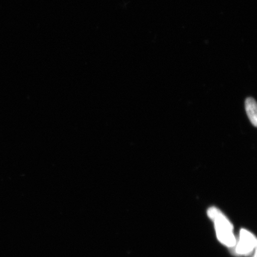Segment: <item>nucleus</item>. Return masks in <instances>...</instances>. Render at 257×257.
<instances>
[{"instance_id": "obj_2", "label": "nucleus", "mask_w": 257, "mask_h": 257, "mask_svg": "<svg viewBox=\"0 0 257 257\" xmlns=\"http://www.w3.org/2000/svg\"><path fill=\"white\" fill-rule=\"evenodd\" d=\"M256 237L253 234L242 229L240 231L238 243H236V253L237 255H248L256 248Z\"/></svg>"}, {"instance_id": "obj_1", "label": "nucleus", "mask_w": 257, "mask_h": 257, "mask_svg": "<svg viewBox=\"0 0 257 257\" xmlns=\"http://www.w3.org/2000/svg\"><path fill=\"white\" fill-rule=\"evenodd\" d=\"M208 216L214 221L217 238L221 243L229 247L236 245V239L233 232V226L228 218L216 207L208 209Z\"/></svg>"}, {"instance_id": "obj_4", "label": "nucleus", "mask_w": 257, "mask_h": 257, "mask_svg": "<svg viewBox=\"0 0 257 257\" xmlns=\"http://www.w3.org/2000/svg\"><path fill=\"white\" fill-rule=\"evenodd\" d=\"M252 257H256V251H255L254 255H253V256H252Z\"/></svg>"}, {"instance_id": "obj_3", "label": "nucleus", "mask_w": 257, "mask_h": 257, "mask_svg": "<svg viewBox=\"0 0 257 257\" xmlns=\"http://www.w3.org/2000/svg\"><path fill=\"white\" fill-rule=\"evenodd\" d=\"M245 107L250 123L253 126L256 127L257 126V108L255 99L252 97L247 98L245 102Z\"/></svg>"}]
</instances>
